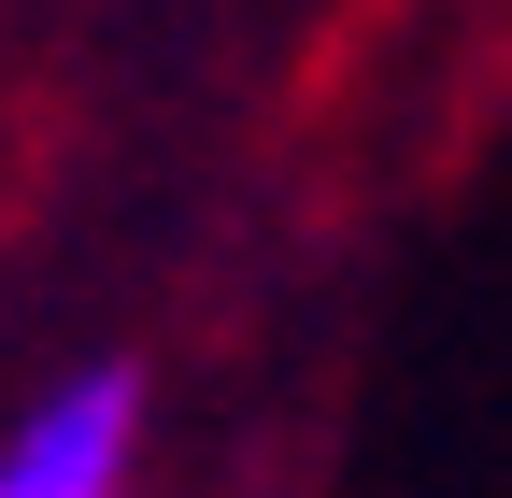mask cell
I'll list each match as a JSON object with an SVG mask.
<instances>
[{"instance_id": "1", "label": "cell", "mask_w": 512, "mask_h": 498, "mask_svg": "<svg viewBox=\"0 0 512 498\" xmlns=\"http://www.w3.org/2000/svg\"><path fill=\"white\" fill-rule=\"evenodd\" d=\"M143 484V370L86 356L72 385H43L0 427V498H128Z\"/></svg>"}]
</instances>
